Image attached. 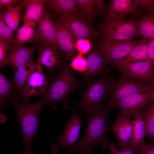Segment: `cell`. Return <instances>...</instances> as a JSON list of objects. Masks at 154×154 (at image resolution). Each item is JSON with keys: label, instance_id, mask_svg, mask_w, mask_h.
<instances>
[{"label": "cell", "instance_id": "obj_7", "mask_svg": "<svg viewBox=\"0 0 154 154\" xmlns=\"http://www.w3.org/2000/svg\"><path fill=\"white\" fill-rule=\"evenodd\" d=\"M82 124L81 117L74 109L63 133L58 136L55 142L50 144V149L52 153L57 154L60 148L63 147H67L69 148L74 147L77 144Z\"/></svg>", "mask_w": 154, "mask_h": 154}, {"label": "cell", "instance_id": "obj_1", "mask_svg": "<svg viewBox=\"0 0 154 154\" xmlns=\"http://www.w3.org/2000/svg\"><path fill=\"white\" fill-rule=\"evenodd\" d=\"M109 111L103 106L100 110L87 116V128L84 135L74 147L67 149L68 153L77 151L92 154L94 151V147L96 145H101L106 148L109 141L107 133L110 122Z\"/></svg>", "mask_w": 154, "mask_h": 154}, {"label": "cell", "instance_id": "obj_13", "mask_svg": "<svg viewBox=\"0 0 154 154\" xmlns=\"http://www.w3.org/2000/svg\"><path fill=\"white\" fill-rule=\"evenodd\" d=\"M153 67L149 61L145 60L129 63L117 69L134 80L150 85L154 83Z\"/></svg>", "mask_w": 154, "mask_h": 154}, {"label": "cell", "instance_id": "obj_38", "mask_svg": "<svg viewBox=\"0 0 154 154\" xmlns=\"http://www.w3.org/2000/svg\"><path fill=\"white\" fill-rule=\"evenodd\" d=\"M147 60L154 66V38L150 40L147 45Z\"/></svg>", "mask_w": 154, "mask_h": 154}, {"label": "cell", "instance_id": "obj_34", "mask_svg": "<svg viewBox=\"0 0 154 154\" xmlns=\"http://www.w3.org/2000/svg\"><path fill=\"white\" fill-rule=\"evenodd\" d=\"M117 144L108 141L106 148L109 149L112 154H135L137 151L136 149L132 147L119 150L117 149Z\"/></svg>", "mask_w": 154, "mask_h": 154}, {"label": "cell", "instance_id": "obj_39", "mask_svg": "<svg viewBox=\"0 0 154 154\" xmlns=\"http://www.w3.org/2000/svg\"><path fill=\"white\" fill-rule=\"evenodd\" d=\"M97 11L103 17H106V6L105 1L103 0H94Z\"/></svg>", "mask_w": 154, "mask_h": 154}, {"label": "cell", "instance_id": "obj_33", "mask_svg": "<svg viewBox=\"0 0 154 154\" xmlns=\"http://www.w3.org/2000/svg\"><path fill=\"white\" fill-rule=\"evenodd\" d=\"M91 44L89 40L79 38L76 40L74 48L79 54L85 55L90 51Z\"/></svg>", "mask_w": 154, "mask_h": 154}, {"label": "cell", "instance_id": "obj_40", "mask_svg": "<svg viewBox=\"0 0 154 154\" xmlns=\"http://www.w3.org/2000/svg\"><path fill=\"white\" fill-rule=\"evenodd\" d=\"M21 1L19 0H0V9L4 6H16Z\"/></svg>", "mask_w": 154, "mask_h": 154}, {"label": "cell", "instance_id": "obj_41", "mask_svg": "<svg viewBox=\"0 0 154 154\" xmlns=\"http://www.w3.org/2000/svg\"><path fill=\"white\" fill-rule=\"evenodd\" d=\"M24 154H35L32 151L31 148L24 150Z\"/></svg>", "mask_w": 154, "mask_h": 154}, {"label": "cell", "instance_id": "obj_28", "mask_svg": "<svg viewBox=\"0 0 154 154\" xmlns=\"http://www.w3.org/2000/svg\"><path fill=\"white\" fill-rule=\"evenodd\" d=\"M144 119L145 135L149 138L151 144L154 139V102L142 109Z\"/></svg>", "mask_w": 154, "mask_h": 154}, {"label": "cell", "instance_id": "obj_27", "mask_svg": "<svg viewBox=\"0 0 154 154\" xmlns=\"http://www.w3.org/2000/svg\"><path fill=\"white\" fill-rule=\"evenodd\" d=\"M7 10L4 12L3 17L7 25L13 32L17 31L19 25L23 20V17L21 13V9L23 8L19 3L15 7H6Z\"/></svg>", "mask_w": 154, "mask_h": 154}, {"label": "cell", "instance_id": "obj_9", "mask_svg": "<svg viewBox=\"0 0 154 154\" xmlns=\"http://www.w3.org/2000/svg\"><path fill=\"white\" fill-rule=\"evenodd\" d=\"M36 27L35 39L42 45H50L60 52L62 50L57 41L54 21L46 9L44 8Z\"/></svg>", "mask_w": 154, "mask_h": 154}, {"label": "cell", "instance_id": "obj_26", "mask_svg": "<svg viewBox=\"0 0 154 154\" xmlns=\"http://www.w3.org/2000/svg\"><path fill=\"white\" fill-rule=\"evenodd\" d=\"M139 18L138 31L140 35L149 41L154 38V13L143 14Z\"/></svg>", "mask_w": 154, "mask_h": 154}, {"label": "cell", "instance_id": "obj_31", "mask_svg": "<svg viewBox=\"0 0 154 154\" xmlns=\"http://www.w3.org/2000/svg\"><path fill=\"white\" fill-rule=\"evenodd\" d=\"M5 23L3 15L0 18V39L6 41L9 45L14 42L15 35L13 31Z\"/></svg>", "mask_w": 154, "mask_h": 154}, {"label": "cell", "instance_id": "obj_21", "mask_svg": "<svg viewBox=\"0 0 154 154\" xmlns=\"http://www.w3.org/2000/svg\"><path fill=\"white\" fill-rule=\"evenodd\" d=\"M142 110H138L133 114L134 125L130 147H133L137 150L143 144L146 137L145 124Z\"/></svg>", "mask_w": 154, "mask_h": 154}, {"label": "cell", "instance_id": "obj_6", "mask_svg": "<svg viewBox=\"0 0 154 154\" xmlns=\"http://www.w3.org/2000/svg\"><path fill=\"white\" fill-rule=\"evenodd\" d=\"M154 86V83L150 85L144 84L123 73L118 79L113 80L108 101L103 106L110 111V108L117 102Z\"/></svg>", "mask_w": 154, "mask_h": 154}, {"label": "cell", "instance_id": "obj_36", "mask_svg": "<svg viewBox=\"0 0 154 154\" xmlns=\"http://www.w3.org/2000/svg\"><path fill=\"white\" fill-rule=\"evenodd\" d=\"M146 13H154V1L153 0H133Z\"/></svg>", "mask_w": 154, "mask_h": 154}, {"label": "cell", "instance_id": "obj_23", "mask_svg": "<svg viewBox=\"0 0 154 154\" xmlns=\"http://www.w3.org/2000/svg\"><path fill=\"white\" fill-rule=\"evenodd\" d=\"M13 84L4 76L0 69V124L3 125L7 117L1 112L2 108L7 107L6 102L15 97Z\"/></svg>", "mask_w": 154, "mask_h": 154}, {"label": "cell", "instance_id": "obj_32", "mask_svg": "<svg viewBox=\"0 0 154 154\" xmlns=\"http://www.w3.org/2000/svg\"><path fill=\"white\" fill-rule=\"evenodd\" d=\"M70 66L74 70L83 73L87 69L86 59L83 55L79 54L72 59Z\"/></svg>", "mask_w": 154, "mask_h": 154}, {"label": "cell", "instance_id": "obj_8", "mask_svg": "<svg viewBox=\"0 0 154 154\" xmlns=\"http://www.w3.org/2000/svg\"><path fill=\"white\" fill-rule=\"evenodd\" d=\"M58 21L70 31L76 39H94L101 36L100 31L94 29L84 18L75 16L59 15Z\"/></svg>", "mask_w": 154, "mask_h": 154}, {"label": "cell", "instance_id": "obj_35", "mask_svg": "<svg viewBox=\"0 0 154 154\" xmlns=\"http://www.w3.org/2000/svg\"><path fill=\"white\" fill-rule=\"evenodd\" d=\"M8 46L6 41L0 39V67L2 68L7 65V52Z\"/></svg>", "mask_w": 154, "mask_h": 154}, {"label": "cell", "instance_id": "obj_22", "mask_svg": "<svg viewBox=\"0 0 154 154\" xmlns=\"http://www.w3.org/2000/svg\"><path fill=\"white\" fill-rule=\"evenodd\" d=\"M58 53L53 47L43 44L38 49L37 62L45 66L49 71H53L59 68L60 65Z\"/></svg>", "mask_w": 154, "mask_h": 154}, {"label": "cell", "instance_id": "obj_5", "mask_svg": "<svg viewBox=\"0 0 154 154\" xmlns=\"http://www.w3.org/2000/svg\"><path fill=\"white\" fill-rule=\"evenodd\" d=\"M139 23L135 19L106 16L104 23L98 26L102 36L100 43L112 44L132 40L140 35Z\"/></svg>", "mask_w": 154, "mask_h": 154}, {"label": "cell", "instance_id": "obj_15", "mask_svg": "<svg viewBox=\"0 0 154 154\" xmlns=\"http://www.w3.org/2000/svg\"><path fill=\"white\" fill-rule=\"evenodd\" d=\"M38 46L25 47L17 45L13 42L8 46L7 50V65L14 69L18 67L35 62L33 55Z\"/></svg>", "mask_w": 154, "mask_h": 154}, {"label": "cell", "instance_id": "obj_4", "mask_svg": "<svg viewBox=\"0 0 154 154\" xmlns=\"http://www.w3.org/2000/svg\"><path fill=\"white\" fill-rule=\"evenodd\" d=\"M82 84L76 78L68 67L66 66L58 73L47 91L43 96L45 105L57 108L56 103L60 102L65 110L69 107V96L76 89L80 88Z\"/></svg>", "mask_w": 154, "mask_h": 154}, {"label": "cell", "instance_id": "obj_12", "mask_svg": "<svg viewBox=\"0 0 154 154\" xmlns=\"http://www.w3.org/2000/svg\"><path fill=\"white\" fill-rule=\"evenodd\" d=\"M139 40H131L109 44L100 43L96 49L106 63L113 66L125 58Z\"/></svg>", "mask_w": 154, "mask_h": 154}, {"label": "cell", "instance_id": "obj_16", "mask_svg": "<svg viewBox=\"0 0 154 154\" xmlns=\"http://www.w3.org/2000/svg\"><path fill=\"white\" fill-rule=\"evenodd\" d=\"M129 14L139 18L143 15L139 6L133 0H111L106 8V16L125 18Z\"/></svg>", "mask_w": 154, "mask_h": 154}, {"label": "cell", "instance_id": "obj_42", "mask_svg": "<svg viewBox=\"0 0 154 154\" xmlns=\"http://www.w3.org/2000/svg\"><path fill=\"white\" fill-rule=\"evenodd\" d=\"M4 12H3L1 11V9H0V18L3 15Z\"/></svg>", "mask_w": 154, "mask_h": 154}, {"label": "cell", "instance_id": "obj_14", "mask_svg": "<svg viewBox=\"0 0 154 154\" xmlns=\"http://www.w3.org/2000/svg\"><path fill=\"white\" fill-rule=\"evenodd\" d=\"M48 84V79L42 65L36 62L29 76L23 95L29 97L44 94Z\"/></svg>", "mask_w": 154, "mask_h": 154}, {"label": "cell", "instance_id": "obj_3", "mask_svg": "<svg viewBox=\"0 0 154 154\" xmlns=\"http://www.w3.org/2000/svg\"><path fill=\"white\" fill-rule=\"evenodd\" d=\"M114 79L107 74L99 79L88 80L81 98L75 103L74 109L80 110L85 117L100 110L109 94Z\"/></svg>", "mask_w": 154, "mask_h": 154}, {"label": "cell", "instance_id": "obj_20", "mask_svg": "<svg viewBox=\"0 0 154 154\" xmlns=\"http://www.w3.org/2000/svg\"><path fill=\"white\" fill-rule=\"evenodd\" d=\"M45 5L56 14L84 18L79 12L76 0H45Z\"/></svg>", "mask_w": 154, "mask_h": 154}, {"label": "cell", "instance_id": "obj_24", "mask_svg": "<svg viewBox=\"0 0 154 154\" xmlns=\"http://www.w3.org/2000/svg\"><path fill=\"white\" fill-rule=\"evenodd\" d=\"M149 41L143 38L139 40L125 58L113 66L118 69L131 62L146 60L147 56V45Z\"/></svg>", "mask_w": 154, "mask_h": 154}, {"label": "cell", "instance_id": "obj_25", "mask_svg": "<svg viewBox=\"0 0 154 154\" xmlns=\"http://www.w3.org/2000/svg\"><path fill=\"white\" fill-rule=\"evenodd\" d=\"M36 62L21 65L14 69V75L11 82L15 92L23 95L29 76Z\"/></svg>", "mask_w": 154, "mask_h": 154}, {"label": "cell", "instance_id": "obj_29", "mask_svg": "<svg viewBox=\"0 0 154 154\" xmlns=\"http://www.w3.org/2000/svg\"><path fill=\"white\" fill-rule=\"evenodd\" d=\"M35 27L24 23L17 31L13 42L17 45L22 46L26 43L33 41L35 38Z\"/></svg>", "mask_w": 154, "mask_h": 154}, {"label": "cell", "instance_id": "obj_30", "mask_svg": "<svg viewBox=\"0 0 154 154\" xmlns=\"http://www.w3.org/2000/svg\"><path fill=\"white\" fill-rule=\"evenodd\" d=\"M78 7L81 15L89 22L94 20L97 16V10L94 0H77Z\"/></svg>", "mask_w": 154, "mask_h": 154}, {"label": "cell", "instance_id": "obj_18", "mask_svg": "<svg viewBox=\"0 0 154 154\" xmlns=\"http://www.w3.org/2000/svg\"><path fill=\"white\" fill-rule=\"evenodd\" d=\"M87 69L82 73V77L87 80L93 76H104L107 74V63L101 54L96 49L90 50L86 59Z\"/></svg>", "mask_w": 154, "mask_h": 154}, {"label": "cell", "instance_id": "obj_10", "mask_svg": "<svg viewBox=\"0 0 154 154\" xmlns=\"http://www.w3.org/2000/svg\"><path fill=\"white\" fill-rule=\"evenodd\" d=\"M154 102V86L122 100L112 105L110 110L119 109L120 111L131 114L142 109Z\"/></svg>", "mask_w": 154, "mask_h": 154}, {"label": "cell", "instance_id": "obj_2", "mask_svg": "<svg viewBox=\"0 0 154 154\" xmlns=\"http://www.w3.org/2000/svg\"><path fill=\"white\" fill-rule=\"evenodd\" d=\"M29 98L25 97L21 103L14 99L10 101L15 110L21 125L24 138V150L31 148L38 128L40 114L45 105L43 97L32 104L29 102Z\"/></svg>", "mask_w": 154, "mask_h": 154}, {"label": "cell", "instance_id": "obj_37", "mask_svg": "<svg viewBox=\"0 0 154 154\" xmlns=\"http://www.w3.org/2000/svg\"><path fill=\"white\" fill-rule=\"evenodd\" d=\"M135 153L136 154H154V145L145 141Z\"/></svg>", "mask_w": 154, "mask_h": 154}, {"label": "cell", "instance_id": "obj_11", "mask_svg": "<svg viewBox=\"0 0 154 154\" xmlns=\"http://www.w3.org/2000/svg\"><path fill=\"white\" fill-rule=\"evenodd\" d=\"M133 117L131 114L120 111L114 123L109 129L116 135L121 149L130 147L134 125Z\"/></svg>", "mask_w": 154, "mask_h": 154}, {"label": "cell", "instance_id": "obj_17", "mask_svg": "<svg viewBox=\"0 0 154 154\" xmlns=\"http://www.w3.org/2000/svg\"><path fill=\"white\" fill-rule=\"evenodd\" d=\"M57 41L59 46L68 60L72 59L75 52L76 39L68 30L59 21H54Z\"/></svg>", "mask_w": 154, "mask_h": 154}, {"label": "cell", "instance_id": "obj_19", "mask_svg": "<svg viewBox=\"0 0 154 154\" xmlns=\"http://www.w3.org/2000/svg\"><path fill=\"white\" fill-rule=\"evenodd\" d=\"M45 0H21L20 4L25 7L23 17L24 24L36 27L44 9Z\"/></svg>", "mask_w": 154, "mask_h": 154}]
</instances>
